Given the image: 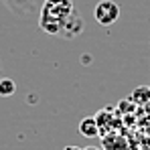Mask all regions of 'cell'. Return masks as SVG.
I'll list each match as a JSON object with an SVG mask.
<instances>
[{
    "label": "cell",
    "instance_id": "6da1fadb",
    "mask_svg": "<svg viewBox=\"0 0 150 150\" xmlns=\"http://www.w3.org/2000/svg\"><path fill=\"white\" fill-rule=\"evenodd\" d=\"M39 26L47 35L73 39L83 30V18L73 0H43Z\"/></svg>",
    "mask_w": 150,
    "mask_h": 150
},
{
    "label": "cell",
    "instance_id": "52a82bcc",
    "mask_svg": "<svg viewBox=\"0 0 150 150\" xmlns=\"http://www.w3.org/2000/svg\"><path fill=\"white\" fill-rule=\"evenodd\" d=\"M16 91V83L12 81V79H8V77H2L0 79V96L2 98H8V96H12Z\"/></svg>",
    "mask_w": 150,
    "mask_h": 150
},
{
    "label": "cell",
    "instance_id": "277c9868",
    "mask_svg": "<svg viewBox=\"0 0 150 150\" xmlns=\"http://www.w3.org/2000/svg\"><path fill=\"white\" fill-rule=\"evenodd\" d=\"M101 146H103V150H130L132 148L128 144V140L124 138V134H120V132H110V134L101 136Z\"/></svg>",
    "mask_w": 150,
    "mask_h": 150
},
{
    "label": "cell",
    "instance_id": "ba28073f",
    "mask_svg": "<svg viewBox=\"0 0 150 150\" xmlns=\"http://www.w3.org/2000/svg\"><path fill=\"white\" fill-rule=\"evenodd\" d=\"M87 150H98V148H87Z\"/></svg>",
    "mask_w": 150,
    "mask_h": 150
},
{
    "label": "cell",
    "instance_id": "5b68a950",
    "mask_svg": "<svg viewBox=\"0 0 150 150\" xmlns=\"http://www.w3.org/2000/svg\"><path fill=\"white\" fill-rule=\"evenodd\" d=\"M79 134L85 136V138H96L100 136V128H98V122L93 116H87L79 122Z\"/></svg>",
    "mask_w": 150,
    "mask_h": 150
},
{
    "label": "cell",
    "instance_id": "8992f818",
    "mask_svg": "<svg viewBox=\"0 0 150 150\" xmlns=\"http://www.w3.org/2000/svg\"><path fill=\"white\" fill-rule=\"evenodd\" d=\"M130 100L134 101L136 105L140 103V108H142V105H146V103L150 101V85H140V87H136V89L132 91Z\"/></svg>",
    "mask_w": 150,
    "mask_h": 150
},
{
    "label": "cell",
    "instance_id": "3957f363",
    "mask_svg": "<svg viewBox=\"0 0 150 150\" xmlns=\"http://www.w3.org/2000/svg\"><path fill=\"white\" fill-rule=\"evenodd\" d=\"M2 2H4V6L10 12H14L21 18L35 16L41 10V6H43V0H2Z\"/></svg>",
    "mask_w": 150,
    "mask_h": 150
},
{
    "label": "cell",
    "instance_id": "7a4b0ae2",
    "mask_svg": "<svg viewBox=\"0 0 150 150\" xmlns=\"http://www.w3.org/2000/svg\"><path fill=\"white\" fill-rule=\"evenodd\" d=\"M93 18L100 23L101 26L114 25L120 18V6L114 0H100L93 8Z\"/></svg>",
    "mask_w": 150,
    "mask_h": 150
}]
</instances>
